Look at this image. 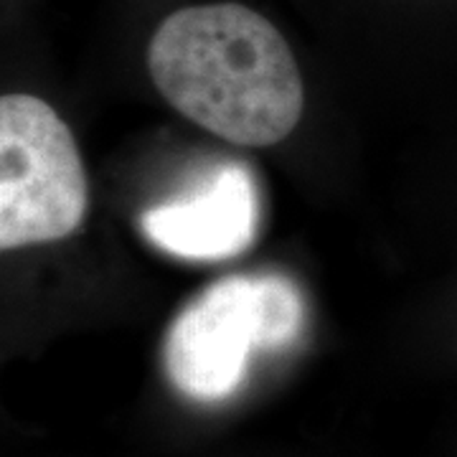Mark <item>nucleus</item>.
Masks as SVG:
<instances>
[{
	"label": "nucleus",
	"mask_w": 457,
	"mask_h": 457,
	"mask_svg": "<svg viewBox=\"0 0 457 457\" xmlns=\"http://www.w3.org/2000/svg\"><path fill=\"white\" fill-rule=\"evenodd\" d=\"M260 224V196L242 163H224L191 194L153 206L140 228L153 246L179 260L219 262L252 246Z\"/></svg>",
	"instance_id": "nucleus-4"
},
{
	"label": "nucleus",
	"mask_w": 457,
	"mask_h": 457,
	"mask_svg": "<svg viewBox=\"0 0 457 457\" xmlns=\"http://www.w3.org/2000/svg\"><path fill=\"white\" fill-rule=\"evenodd\" d=\"M89 212V180L66 122L44 99H0V249L49 245Z\"/></svg>",
	"instance_id": "nucleus-3"
},
{
	"label": "nucleus",
	"mask_w": 457,
	"mask_h": 457,
	"mask_svg": "<svg viewBox=\"0 0 457 457\" xmlns=\"http://www.w3.org/2000/svg\"><path fill=\"white\" fill-rule=\"evenodd\" d=\"M303 320V295L287 275L260 272L216 279L168 328L165 374L188 399L221 402L245 381L254 351L293 343Z\"/></svg>",
	"instance_id": "nucleus-2"
},
{
	"label": "nucleus",
	"mask_w": 457,
	"mask_h": 457,
	"mask_svg": "<svg viewBox=\"0 0 457 457\" xmlns=\"http://www.w3.org/2000/svg\"><path fill=\"white\" fill-rule=\"evenodd\" d=\"M147 69L176 112L234 145H278L303 117L305 89L285 36L239 3L170 13L150 38Z\"/></svg>",
	"instance_id": "nucleus-1"
}]
</instances>
